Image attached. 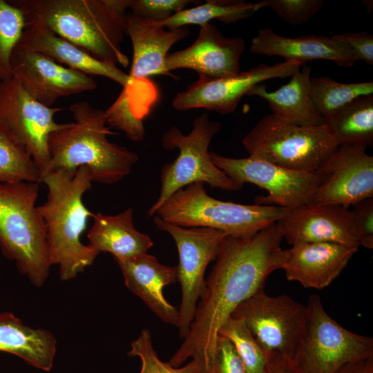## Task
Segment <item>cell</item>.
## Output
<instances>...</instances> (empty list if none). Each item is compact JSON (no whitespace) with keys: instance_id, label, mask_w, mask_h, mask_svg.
<instances>
[{"instance_id":"cell-1","label":"cell","mask_w":373,"mask_h":373,"mask_svg":"<svg viewBox=\"0 0 373 373\" xmlns=\"http://www.w3.org/2000/svg\"><path fill=\"white\" fill-rule=\"evenodd\" d=\"M276 222L250 234L227 235L205 280L204 290L184 341L168 362L182 373H216L219 330L235 309L283 268L285 249Z\"/></svg>"},{"instance_id":"cell-2","label":"cell","mask_w":373,"mask_h":373,"mask_svg":"<svg viewBox=\"0 0 373 373\" xmlns=\"http://www.w3.org/2000/svg\"><path fill=\"white\" fill-rule=\"evenodd\" d=\"M25 18H37L97 60L127 67L122 49L128 0H10Z\"/></svg>"},{"instance_id":"cell-3","label":"cell","mask_w":373,"mask_h":373,"mask_svg":"<svg viewBox=\"0 0 373 373\" xmlns=\"http://www.w3.org/2000/svg\"><path fill=\"white\" fill-rule=\"evenodd\" d=\"M88 169L75 172L58 169L41 176L39 183L48 190L46 201L37 207L44 218L50 265H58L61 280H68L83 272L99 253L81 241L88 218L94 213L83 202V195L92 188Z\"/></svg>"},{"instance_id":"cell-4","label":"cell","mask_w":373,"mask_h":373,"mask_svg":"<svg viewBox=\"0 0 373 373\" xmlns=\"http://www.w3.org/2000/svg\"><path fill=\"white\" fill-rule=\"evenodd\" d=\"M69 110L75 122L49 135L50 162L41 176L58 169L75 172L80 166L88 169L93 182L102 184H115L128 175L139 157L108 140L114 133L104 111L86 101L73 104Z\"/></svg>"},{"instance_id":"cell-5","label":"cell","mask_w":373,"mask_h":373,"mask_svg":"<svg viewBox=\"0 0 373 373\" xmlns=\"http://www.w3.org/2000/svg\"><path fill=\"white\" fill-rule=\"evenodd\" d=\"M39 183L0 184V250L36 287L50 267L46 228L36 207Z\"/></svg>"},{"instance_id":"cell-6","label":"cell","mask_w":373,"mask_h":373,"mask_svg":"<svg viewBox=\"0 0 373 373\" xmlns=\"http://www.w3.org/2000/svg\"><path fill=\"white\" fill-rule=\"evenodd\" d=\"M204 185L197 182L177 191L155 215L180 227L211 228L228 235L240 236L276 222L290 209L219 200L207 195Z\"/></svg>"},{"instance_id":"cell-7","label":"cell","mask_w":373,"mask_h":373,"mask_svg":"<svg viewBox=\"0 0 373 373\" xmlns=\"http://www.w3.org/2000/svg\"><path fill=\"white\" fill-rule=\"evenodd\" d=\"M249 157L300 172H315L339 146L324 124L303 126L274 113L242 140Z\"/></svg>"},{"instance_id":"cell-8","label":"cell","mask_w":373,"mask_h":373,"mask_svg":"<svg viewBox=\"0 0 373 373\" xmlns=\"http://www.w3.org/2000/svg\"><path fill=\"white\" fill-rule=\"evenodd\" d=\"M221 123L204 113L195 117L192 129L187 135L172 126L162 137V147L167 151L179 150L177 158L161 169V190L147 215L155 216L158 209L177 191L187 185L202 182L211 187L237 191L241 184L218 168L209 156V146L213 137L220 131Z\"/></svg>"},{"instance_id":"cell-9","label":"cell","mask_w":373,"mask_h":373,"mask_svg":"<svg viewBox=\"0 0 373 373\" xmlns=\"http://www.w3.org/2000/svg\"><path fill=\"white\" fill-rule=\"evenodd\" d=\"M306 305L307 320L293 359L297 373H336L347 363L372 358V337L338 324L316 294L309 296Z\"/></svg>"},{"instance_id":"cell-10","label":"cell","mask_w":373,"mask_h":373,"mask_svg":"<svg viewBox=\"0 0 373 373\" xmlns=\"http://www.w3.org/2000/svg\"><path fill=\"white\" fill-rule=\"evenodd\" d=\"M231 316L242 319L269 355L294 359L303 336L307 307L291 296H271L263 289L242 302Z\"/></svg>"},{"instance_id":"cell-11","label":"cell","mask_w":373,"mask_h":373,"mask_svg":"<svg viewBox=\"0 0 373 373\" xmlns=\"http://www.w3.org/2000/svg\"><path fill=\"white\" fill-rule=\"evenodd\" d=\"M153 220L159 229L171 236L178 251V278L182 289L178 329L180 337L184 339L204 290L207 267L216 260L220 243L228 234L211 228L180 227L157 215Z\"/></svg>"},{"instance_id":"cell-12","label":"cell","mask_w":373,"mask_h":373,"mask_svg":"<svg viewBox=\"0 0 373 373\" xmlns=\"http://www.w3.org/2000/svg\"><path fill=\"white\" fill-rule=\"evenodd\" d=\"M213 163L234 181L251 183L265 189L268 194L257 196L255 204L294 208L312 203L323 180L317 172H300L253 158H233L209 151Z\"/></svg>"},{"instance_id":"cell-13","label":"cell","mask_w":373,"mask_h":373,"mask_svg":"<svg viewBox=\"0 0 373 373\" xmlns=\"http://www.w3.org/2000/svg\"><path fill=\"white\" fill-rule=\"evenodd\" d=\"M61 110L38 102L14 77L0 84V124L29 151L41 176L50 162L49 135L68 125L55 121Z\"/></svg>"},{"instance_id":"cell-14","label":"cell","mask_w":373,"mask_h":373,"mask_svg":"<svg viewBox=\"0 0 373 373\" xmlns=\"http://www.w3.org/2000/svg\"><path fill=\"white\" fill-rule=\"evenodd\" d=\"M303 66L296 61H285L271 66L261 64L226 77H199L174 97L172 106L178 111L204 108L219 114H229L256 85L274 78L291 77Z\"/></svg>"},{"instance_id":"cell-15","label":"cell","mask_w":373,"mask_h":373,"mask_svg":"<svg viewBox=\"0 0 373 373\" xmlns=\"http://www.w3.org/2000/svg\"><path fill=\"white\" fill-rule=\"evenodd\" d=\"M361 145H341L316 171L323 180L312 203L349 208L373 197V157Z\"/></svg>"},{"instance_id":"cell-16","label":"cell","mask_w":373,"mask_h":373,"mask_svg":"<svg viewBox=\"0 0 373 373\" xmlns=\"http://www.w3.org/2000/svg\"><path fill=\"white\" fill-rule=\"evenodd\" d=\"M12 77L35 99L52 107L61 97L92 91L97 87L90 76L61 65L42 54L15 48Z\"/></svg>"},{"instance_id":"cell-17","label":"cell","mask_w":373,"mask_h":373,"mask_svg":"<svg viewBox=\"0 0 373 373\" xmlns=\"http://www.w3.org/2000/svg\"><path fill=\"white\" fill-rule=\"evenodd\" d=\"M245 48L240 37H227L211 23L200 26L194 42L184 49L169 53L165 69H191L199 77L214 79L239 73L240 59Z\"/></svg>"},{"instance_id":"cell-18","label":"cell","mask_w":373,"mask_h":373,"mask_svg":"<svg viewBox=\"0 0 373 373\" xmlns=\"http://www.w3.org/2000/svg\"><path fill=\"white\" fill-rule=\"evenodd\" d=\"M289 245L296 242H332L359 247L352 213L338 204L309 203L290 209L277 222Z\"/></svg>"},{"instance_id":"cell-19","label":"cell","mask_w":373,"mask_h":373,"mask_svg":"<svg viewBox=\"0 0 373 373\" xmlns=\"http://www.w3.org/2000/svg\"><path fill=\"white\" fill-rule=\"evenodd\" d=\"M26 27L16 48L35 52L88 75L110 79L124 87L132 86L128 74L117 66L101 62L67 39L60 37L37 18H25Z\"/></svg>"},{"instance_id":"cell-20","label":"cell","mask_w":373,"mask_h":373,"mask_svg":"<svg viewBox=\"0 0 373 373\" xmlns=\"http://www.w3.org/2000/svg\"><path fill=\"white\" fill-rule=\"evenodd\" d=\"M358 247L332 242H296L285 249L282 269L287 280L322 289L336 278Z\"/></svg>"},{"instance_id":"cell-21","label":"cell","mask_w":373,"mask_h":373,"mask_svg":"<svg viewBox=\"0 0 373 373\" xmlns=\"http://www.w3.org/2000/svg\"><path fill=\"white\" fill-rule=\"evenodd\" d=\"M126 32L133 47L132 64L128 74L133 84L155 75L175 78L166 71L165 59L173 45L189 35L186 27L167 29L157 22L128 12Z\"/></svg>"},{"instance_id":"cell-22","label":"cell","mask_w":373,"mask_h":373,"mask_svg":"<svg viewBox=\"0 0 373 373\" xmlns=\"http://www.w3.org/2000/svg\"><path fill=\"white\" fill-rule=\"evenodd\" d=\"M249 50L254 54L280 56L285 61H296L303 65L309 61L324 59L349 68L358 61L347 44L332 37L305 35L288 37L275 33L269 28L258 30L251 40Z\"/></svg>"},{"instance_id":"cell-23","label":"cell","mask_w":373,"mask_h":373,"mask_svg":"<svg viewBox=\"0 0 373 373\" xmlns=\"http://www.w3.org/2000/svg\"><path fill=\"white\" fill-rule=\"evenodd\" d=\"M114 260L121 269L127 288L160 320L178 327V308L171 305L163 294L166 286L178 281L177 266L163 265L147 252Z\"/></svg>"},{"instance_id":"cell-24","label":"cell","mask_w":373,"mask_h":373,"mask_svg":"<svg viewBox=\"0 0 373 373\" xmlns=\"http://www.w3.org/2000/svg\"><path fill=\"white\" fill-rule=\"evenodd\" d=\"M312 68L303 65L290 81L278 89L269 91L263 84L254 86L247 95L266 100L272 113L303 126L324 124V118L315 108L309 93Z\"/></svg>"},{"instance_id":"cell-25","label":"cell","mask_w":373,"mask_h":373,"mask_svg":"<svg viewBox=\"0 0 373 373\" xmlns=\"http://www.w3.org/2000/svg\"><path fill=\"white\" fill-rule=\"evenodd\" d=\"M87 233L88 245L97 251L108 252L114 259L128 258L146 253L153 241L133 224V210L128 208L117 215L94 214Z\"/></svg>"},{"instance_id":"cell-26","label":"cell","mask_w":373,"mask_h":373,"mask_svg":"<svg viewBox=\"0 0 373 373\" xmlns=\"http://www.w3.org/2000/svg\"><path fill=\"white\" fill-rule=\"evenodd\" d=\"M56 339L46 329H34L9 312L0 314V351L16 355L35 368L50 371Z\"/></svg>"},{"instance_id":"cell-27","label":"cell","mask_w":373,"mask_h":373,"mask_svg":"<svg viewBox=\"0 0 373 373\" xmlns=\"http://www.w3.org/2000/svg\"><path fill=\"white\" fill-rule=\"evenodd\" d=\"M324 120L339 146H372L373 95L356 98Z\"/></svg>"},{"instance_id":"cell-28","label":"cell","mask_w":373,"mask_h":373,"mask_svg":"<svg viewBox=\"0 0 373 373\" xmlns=\"http://www.w3.org/2000/svg\"><path fill=\"white\" fill-rule=\"evenodd\" d=\"M267 7V0L256 3L243 0H207L196 6L186 8L157 23L167 29L186 27L188 25L201 26L213 19L234 23Z\"/></svg>"},{"instance_id":"cell-29","label":"cell","mask_w":373,"mask_h":373,"mask_svg":"<svg viewBox=\"0 0 373 373\" xmlns=\"http://www.w3.org/2000/svg\"><path fill=\"white\" fill-rule=\"evenodd\" d=\"M313 104L325 119L358 97L373 95V82L341 83L328 77H311Z\"/></svg>"},{"instance_id":"cell-30","label":"cell","mask_w":373,"mask_h":373,"mask_svg":"<svg viewBox=\"0 0 373 373\" xmlns=\"http://www.w3.org/2000/svg\"><path fill=\"white\" fill-rule=\"evenodd\" d=\"M40 171L29 151L0 124V184L39 183Z\"/></svg>"},{"instance_id":"cell-31","label":"cell","mask_w":373,"mask_h":373,"mask_svg":"<svg viewBox=\"0 0 373 373\" xmlns=\"http://www.w3.org/2000/svg\"><path fill=\"white\" fill-rule=\"evenodd\" d=\"M218 335L233 344L247 373H267L270 357L242 319L230 316L221 326Z\"/></svg>"},{"instance_id":"cell-32","label":"cell","mask_w":373,"mask_h":373,"mask_svg":"<svg viewBox=\"0 0 373 373\" xmlns=\"http://www.w3.org/2000/svg\"><path fill=\"white\" fill-rule=\"evenodd\" d=\"M26 27L21 9L0 0V84L12 77L11 57Z\"/></svg>"},{"instance_id":"cell-33","label":"cell","mask_w":373,"mask_h":373,"mask_svg":"<svg viewBox=\"0 0 373 373\" xmlns=\"http://www.w3.org/2000/svg\"><path fill=\"white\" fill-rule=\"evenodd\" d=\"M128 88L124 87L115 102L104 111L109 127L123 131L133 142H139L145 137L143 117L131 107Z\"/></svg>"},{"instance_id":"cell-34","label":"cell","mask_w":373,"mask_h":373,"mask_svg":"<svg viewBox=\"0 0 373 373\" xmlns=\"http://www.w3.org/2000/svg\"><path fill=\"white\" fill-rule=\"evenodd\" d=\"M128 356H137L141 361L139 373H182L180 367H174L169 363L160 359L154 350L151 341V332L142 329L140 335L132 341Z\"/></svg>"},{"instance_id":"cell-35","label":"cell","mask_w":373,"mask_h":373,"mask_svg":"<svg viewBox=\"0 0 373 373\" xmlns=\"http://www.w3.org/2000/svg\"><path fill=\"white\" fill-rule=\"evenodd\" d=\"M270 8L280 19L293 26L303 24L321 8L323 0H267Z\"/></svg>"},{"instance_id":"cell-36","label":"cell","mask_w":373,"mask_h":373,"mask_svg":"<svg viewBox=\"0 0 373 373\" xmlns=\"http://www.w3.org/2000/svg\"><path fill=\"white\" fill-rule=\"evenodd\" d=\"M196 2L191 0H128L130 12L155 22H161Z\"/></svg>"},{"instance_id":"cell-37","label":"cell","mask_w":373,"mask_h":373,"mask_svg":"<svg viewBox=\"0 0 373 373\" xmlns=\"http://www.w3.org/2000/svg\"><path fill=\"white\" fill-rule=\"evenodd\" d=\"M352 218L359 245L373 248V197L353 205Z\"/></svg>"},{"instance_id":"cell-38","label":"cell","mask_w":373,"mask_h":373,"mask_svg":"<svg viewBox=\"0 0 373 373\" xmlns=\"http://www.w3.org/2000/svg\"><path fill=\"white\" fill-rule=\"evenodd\" d=\"M216 373H247L233 344L220 335L217 341Z\"/></svg>"},{"instance_id":"cell-39","label":"cell","mask_w":373,"mask_h":373,"mask_svg":"<svg viewBox=\"0 0 373 373\" xmlns=\"http://www.w3.org/2000/svg\"><path fill=\"white\" fill-rule=\"evenodd\" d=\"M334 39L347 44L358 60L373 65V35L366 31L347 32L332 36Z\"/></svg>"},{"instance_id":"cell-40","label":"cell","mask_w":373,"mask_h":373,"mask_svg":"<svg viewBox=\"0 0 373 373\" xmlns=\"http://www.w3.org/2000/svg\"><path fill=\"white\" fill-rule=\"evenodd\" d=\"M336 373H372V358L347 363Z\"/></svg>"}]
</instances>
